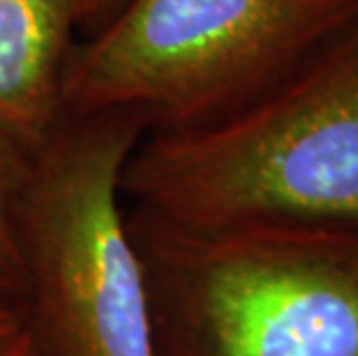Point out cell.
Instances as JSON below:
<instances>
[{
    "instance_id": "cell-8",
    "label": "cell",
    "mask_w": 358,
    "mask_h": 356,
    "mask_svg": "<svg viewBox=\"0 0 358 356\" xmlns=\"http://www.w3.org/2000/svg\"><path fill=\"white\" fill-rule=\"evenodd\" d=\"M24 301L0 292V347L24 329Z\"/></svg>"
},
{
    "instance_id": "cell-5",
    "label": "cell",
    "mask_w": 358,
    "mask_h": 356,
    "mask_svg": "<svg viewBox=\"0 0 358 356\" xmlns=\"http://www.w3.org/2000/svg\"><path fill=\"white\" fill-rule=\"evenodd\" d=\"M77 0H0V134L33 157L65 118Z\"/></svg>"
},
{
    "instance_id": "cell-7",
    "label": "cell",
    "mask_w": 358,
    "mask_h": 356,
    "mask_svg": "<svg viewBox=\"0 0 358 356\" xmlns=\"http://www.w3.org/2000/svg\"><path fill=\"white\" fill-rule=\"evenodd\" d=\"M125 0H77V17L81 30H100L106 21L116 17Z\"/></svg>"
},
{
    "instance_id": "cell-1",
    "label": "cell",
    "mask_w": 358,
    "mask_h": 356,
    "mask_svg": "<svg viewBox=\"0 0 358 356\" xmlns=\"http://www.w3.org/2000/svg\"><path fill=\"white\" fill-rule=\"evenodd\" d=\"M155 356H358V222L127 211Z\"/></svg>"
},
{
    "instance_id": "cell-9",
    "label": "cell",
    "mask_w": 358,
    "mask_h": 356,
    "mask_svg": "<svg viewBox=\"0 0 358 356\" xmlns=\"http://www.w3.org/2000/svg\"><path fill=\"white\" fill-rule=\"evenodd\" d=\"M0 356H40L35 350L33 340L26 333V329H21L17 336L0 347Z\"/></svg>"
},
{
    "instance_id": "cell-3",
    "label": "cell",
    "mask_w": 358,
    "mask_h": 356,
    "mask_svg": "<svg viewBox=\"0 0 358 356\" xmlns=\"http://www.w3.org/2000/svg\"><path fill=\"white\" fill-rule=\"evenodd\" d=\"M148 134L134 111H67L17 206L24 329L40 356H155L120 176Z\"/></svg>"
},
{
    "instance_id": "cell-6",
    "label": "cell",
    "mask_w": 358,
    "mask_h": 356,
    "mask_svg": "<svg viewBox=\"0 0 358 356\" xmlns=\"http://www.w3.org/2000/svg\"><path fill=\"white\" fill-rule=\"evenodd\" d=\"M30 171V155L0 134V292L24 301L17 248V206Z\"/></svg>"
},
{
    "instance_id": "cell-4",
    "label": "cell",
    "mask_w": 358,
    "mask_h": 356,
    "mask_svg": "<svg viewBox=\"0 0 358 356\" xmlns=\"http://www.w3.org/2000/svg\"><path fill=\"white\" fill-rule=\"evenodd\" d=\"M356 19L358 0H125L74 47L65 111H134L148 134L206 127Z\"/></svg>"
},
{
    "instance_id": "cell-2",
    "label": "cell",
    "mask_w": 358,
    "mask_h": 356,
    "mask_svg": "<svg viewBox=\"0 0 358 356\" xmlns=\"http://www.w3.org/2000/svg\"><path fill=\"white\" fill-rule=\"evenodd\" d=\"M120 194L132 211L185 227L358 222V19L227 118L146 134Z\"/></svg>"
}]
</instances>
